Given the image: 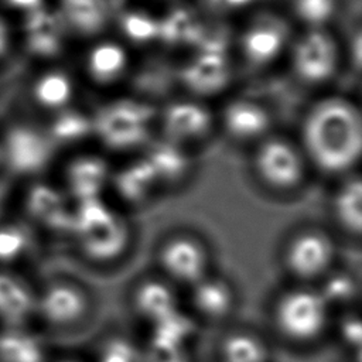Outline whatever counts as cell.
I'll return each instance as SVG.
<instances>
[{
    "mask_svg": "<svg viewBox=\"0 0 362 362\" xmlns=\"http://www.w3.org/2000/svg\"><path fill=\"white\" fill-rule=\"evenodd\" d=\"M296 139L311 171L335 180L358 171L362 156L359 105L345 93H318L304 110Z\"/></svg>",
    "mask_w": 362,
    "mask_h": 362,
    "instance_id": "1",
    "label": "cell"
},
{
    "mask_svg": "<svg viewBox=\"0 0 362 362\" xmlns=\"http://www.w3.org/2000/svg\"><path fill=\"white\" fill-rule=\"evenodd\" d=\"M296 27L279 3L263 1L230 27V52L236 66L262 74L284 62Z\"/></svg>",
    "mask_w": 362,
    "mask_h": 362,
    "instance_id": "2",
    "label": "cell"
},
{
    "mask_svg": "<svg viewBox=\"0 0 362 362\" xmlns=\"http://www.w3.org/2000/svg\"><path fill=\"white\" fill-rule=\"evenodd\" d=\"M157 106L136 93L109 98L90 109L93 143L105 154H140L157 136Z\"/></svg>",
    "mask_w": 362,
    "mask_h": 362,
    "instance_id": "3",
    "label": "cell"
},
{
    "mask_svg": "<svg viewBox=\"0 0 362 362\" xmlns=\"http://www.w3.org/2000/svg\"><path fill=\"white\" fill-rule=\"evenodd\" d=\"M291 81L308 90H328L346 71L344 34L338 27L296 30L284 62Z\"/></svg>",
    "mask_w": 362,
    "mask_h": 362,
    "instance_id": "4",
    "label": "cell"
},
{
    "mask_svg": "<svg viewBox=\"0 0 362 362\" xmlns=\"http://www.w3.org/2000/svg\"><path fill=\"white\" fill-rule=\"evenodd\" d=\"M223 25L214 21L198 47L178 57L174 79L182 93L211 102L229 90L238 66L230 52V28L222 30Z\"/></svg>",
    "mask_w": 362,
    "mask_h": 362,
    "instance_id": "5",
    "label": "cell"
},
{
    "mask_svg": "<svg viewBox=\"0 0 362 362\" xmlns=\"http://www.w3.org/2000/svg\"><path fill=\"white\" fill-rule=\"evenodd\" d=\"M68 230L76 235L82 256L98 266H109L122 259L133 239L129 221L103 197L76 201Z\"/></svg>",
    "mask_w": 362,
    "mask_h": 362,
    "instance_id": "6",
    "label": "cell"
},
{
    "mask_svg": "<svg viewBox=\"0 0 362 362\" xmlns=\"http://www.w3.org/2000/svg\"><path fill=\"white\" fill-rule=\"evenodd\" d=\"M334 314L314 284L293 283L274 297L270 322L283 342L307 348L331 331Z\"/></svg>",
    "mask_w": 362,
    "mask_h": 362,
    "instance_id": "7",
    "label": "cell"
},
{
    "mask_svg": "<svg viewBox=\"0 0 362 362\" xmlns=\"http://www.w3.org/2000/svg\"><path fill=\"white\" fill-rule=\"evenodd\" d=\"M250 168L257 184L276 195L297 192L311 173L297 139L277 132L252 147Z\"/></svg>",
    "mask_w": 362,
    "mask_h": 362,
    "instance_id": "8",
    "label": "cell"
},
{
    "mask_svg": "<svg viewBox=\"0 0 362 362\" xmlns=\"http://www.w3.org/2000/svg\"><path fill=\"white\" fill-rule=\"evenodd\" d=\"M338 246L331 232L307 225L288 235L281 247V266L294 283L317 284L335 267Z\"/></svg>",
    "mask_w": 362,
    "mask_h": 362,
    "instance_id": "9",
    "label": "cell"
},
{
    "mask_svg": "<svg viewBox=\"0 0 362 362\" xmlns=\"http://www.w3.org/2000/svg\"><path fill=\"white\" fill-rule=\"evenodd\" d=\"M218 132L216 112L211 102L178 93L157 106V136L192 150Z\"/></svg>",
    "mask_w": 362,
    "mask_h": 362,
    "instance_id": "10",
    "label": "cell"
},
{
    "mask_svg": "<svg viewBox=\"0 0 362 362\" xmlns=\"http://www.w3.org/2000/svg\"><path fill=\"white\" fill-rule=\"evenodd\" d=\"M79 68L89 86L112 92L129 82L136 68V52L112 31L82 42Z\"/></svg>",
    "mask_w": 362,
    "mask_h": 362,
    "instance_id": "11",
    "label": "cell"
},
{
    "mask_svg": "<svg viewBox=\"0 0 362 362\" xmlns=\"http://www.w3.org/2000/svg\"><path fill=\"white\" fill-rule=\"evenodd\" d=\"M157 273L178 288H189L212 272L211 250L199 236L180 230L167 235L157 245Z\"/></svg>",
    "mask_w": 362,
    "mask_h": 362,
    "instance_id": "12",
    "label": "cell"
},
{
    "mask_svg": "<svg viewBox=\"0 0 362 362\" xmlns=\"http://www.w3.org/2000/svg\"><path fill=\"white\" fill-rule=\"evenodd\" d=\"M216 126L229 141L250 148L272 134L276 119L272 107L250 95H229L215 107Z\"/></svg>",
    "mask_w": 362,
    "mask_h": 362,
    "instance_id": "13",
    "label": "cell"
},
{
    "mask_svg": "<svg viewBox=\"0 0 362 362\" xmlns=\"http://www.w3.org/2000/svg\"><path fill=\"white\" fill-rule=\"evenodd\" d=\"M158 10V51L165 55L180 57L198 47L214 23L195 0H182Z\"/></svg>",
    "mask_w": 362,
    "mask_h": 362,
    "instance_id": "14",
    "label": "cell"
},
{
    "mask_svg": "<svg viewBox=\"0 0 362 362\" xmlns=\"http://www.w3.org/2000/svg\"><path fill=\"white\" fill-rule=\"evenodd\" d=\"M110 31L136 54L158 51L160 10L146 0L116 3Z\"/></svg>",
    "mask_w": 362,
    "mask_h": 362,
    "instance_id": "15",
    "label": "cell"
},
{
    "mask_svg": "<svg viewBox=\"0 0 362 362\" xmlns=\"http://www.w3.org/2000/svg\"><path fill=\"white\" fill-rule=\"evenodd\" d=\"M238 290L219 273L211 272L187 288V310L198 322L219 324L228 321L238 308Z\"/></svg>",
    "mask_w": 362,
    "mask_h": 362,
    "instance_id": "16",
    "label": "cell"
},
{
    "mask_svg": "<svg viewBox=\"0 0 362 362\" xmlns=\"http://www.w3.org/2000/svg\"><path fill=\"white\" fill-rule=\"evenodd\" d=\"M38 310L51 325L69 328L82 324L90 315L93 300L81 283L61 280L45 288L40 297Z\"/></svg>",
    "mask_w": 362,
    "mask_h": 362,
    "instance_id": "17",
    "label": "cell"
},
{
    "mask_svg": "<svg viewBox=\"0 0 362 362\" xmlns=\"http://www.w3.org/2000/svg\"><path fill=\"white\" fill-rule=\"evenodd\" d=\"M178 290L158 273L146 276L137 280L130 290V310L150 327L182 308Z\"/></svg>",
    "mask_w": 362,
    "mask_h": 362,
    "instance_id": "18",
    "label": "cell"
},
{
    "mask_svg": "<svg viewBox=\"0 0 362 362\" xmlns=\"http://www.w3.org/2000/svg\"><path fill=\"white\" fill-rule=\"evenodd\" d=\"M107 191L124 208H140L161 189L141 154H134L113 165Z\"/></svg>",
    "mask_w": 362,
    "mask_h": 362,
    "instance_id": "19",
    "label": "cell"
},
{
    "mask_svg": "<svg viewBox=\"0 0 362 362\" xmlns=\"http://www.w3.org/2000/svg\"><path fill=\"white\" fill-rule=\"evenodd\" d=\"M161 191L178 188L192 175L194 154L180 144L156 136L140 153Z\"/></svg>",
    "mask_w": 362,
    "mask_h": 362,
    "instance_id": "20",
    "label": "cell"
},
{
    "mask_svg": "<svg viewBox=\"0 0 362 362\" xmlns=\"http://www.w3.org/2000/svg\"><path fill=\"white\" fill-rule=\"evenodd\" d=\"M113 164L107 154L98 150H89L76 154L66 165L65 181L68 194L74 201L105 197Z\"/></svg>",
    "mask_w": 362,
    "mask_h": 362,
    "instance_id": "21",
    "label": "cell"
},
{
    "mask_svg": "<svg viewBox=\"0 0 362 362\" xmlns=\"http://www.w3.org/2000/svg\"><path fill=\"white\" fill-rule=\"evenodd\" d=\"M113 0H57L55 10L72 40L85 42L110 31Z\"/></svg>",
    "mask_w": 362,
    "mask_h": 362,
    "instance_id": "22",
    "label": "cell"
},
{
    "mask_svg": "<svg viewBox=\"0 0 362 362\" xmlns=\"http://www.w3.org/2000/svg\"><path fill=\"white\" fill-rule=\"evenodd\" d=\"M24 34L30 52L47 59L59 57L72 40L57 10L48 6L25 13Z\"/></svg>",
    "mask_w": 362,
    "mask_h": 362,
    "instance_id": "23",
    "label": "cell"
},
{
    "mask_svg": "<svg viewBox=\"0 0 362 362\" xmlns=\"http://www.w3.org/2000/svg\"><path fill=\"white\" fill-rule=\"evenodd\" d=\"M328 206L338 232L358 240L362 232V181L359 171L337 178Z\"/></svg>",
    "mask_w": 362,
    "mask_h": 362,
    "instance_id": "24",
    "label": "cell"
},
{
    "mask_svg": "<svg viewBox=\"0 0 362 362\" xmlns=\"http://www.w3.org/2000/svg\"><path fill=\"white\" fill-rule=\"evenodd\" d=\"M55 146L48 134L30 127H14L6 140V156L17 173H35L44 168L54 154Z\"/></svg>",
    "mask_w": 362,
    "mask_h": 362,
    "instance_id": "25",
    "label": "cell"
},
{
    "mask_svg": "<svg viewBox=\"0 0 362 362\" xmlns=\"http://www.w3.org/2000/svg\"><path fill=\"white\" fill-rule=\"evenodd\" d=\"M218 362H270L269 342L249 328L228 329L218 341Z\"/></svg>",
    "mask_w": 362,
    "mask_h": 362,
    "instance_id": "26",
    "label": "cell"
},
{
    "mask_svg": "<svg viewBox=\"0 0 362 362\" xmlns=\"http://www.w3.org/2000/svg\"><path fill=\"white\" fill-rule=\"evenodd\" d=\"M280 7L296 30L338 27L345 0H281Z\"/></svg>",
    "mask_w": 362,
    "mask_h": 362,
    "instance_id": "27",
    "label": "cell"
},
{
    "mask_svg": "<svg viewBox=\"0 0 362 362\" xmlns=\"http://www.w3.org/2000/svg\"><path fill=\"white\" fill-rule=\"evenodd\" d=\"M78 90L75 75L65 68L44 71L34 83V98L45 109L59 112L74 105Z\"/></svg>",
    "mask_w": 362,
    "mask_h": 362,
    "instance_id": "28",
    "label": "cell"
},
{
    "mask_svg": "<svg viewBox=\"0 0 362 362\" xmlns=\"http://www.w3.org/2000/svg\"><path fill=\"white\" fill-rule=\"evenodd\" d=\"M48 136L55 147L59 144L82 146L88 141L89 144L93 143V123L90 109L83 110L72 105L57 112Z\"/></svg>",
    "mask_w": 362,
    "mask_h": 362,
    "instance_id": "29",
    "label": "cell"
},
{
    "mask_svg": "<svg viewBox=\"0 0 362 362\" xmlns=\"http://www.w3.org/2000/svg\"><path fill=\"white\" fill-rule=\"evenodd\" d=\"M314 286L334 313L358 307L361 293L359 281L346 269H338L335 266Z\"/></svg>",
    "mask_w": 362,
    "mask_h": 362,
    "instance_id": "30",
    "label": "cell"
},
{
    "mask_svg": "<svg viewBox=\"0 0 362 362\" xmlns=\"http://www.w3.org/2000/svg\"><path fill=\"white\" fill-rule=\"evenodd\" d=\"M28 208L35 218L52 228H69L71 209L66 208L64 195L48 185H37L31 189Z\"/></svg>",
    "mask_w": 362,
    "mask_h": 362,
    "instance_id": "31",
    "label": "cell"
},
{
    "mask_svg": "<svg viewBox=\"0 0 362 362\" xmlns=\"http://www.w3.org/2000/svg\"><path fill=\"white\" fill-rule=\"evenodd\" d=\"M337 332V338L342 349L361 362V346H362V321L359 315V308H348L334 314L331 331Z\"/></svg>",
    "mask_w": 362,
    "mask_h": 362,
    "instance_id": "32",
    "label": "cell"
},
{
    "mask_svg": "<svg viewBox=\"0 0 362 362\" xmlns=\"http://www.w3.org/2000/svg\"><path fill=\"white\" fill-rule=\"evenodd\" d=\"M0 359L3 362H42L41 345L24 334H6L0 337Z\"/></svg>",
    "mask_w": 362,
    "mask_h": 362,
    "instance_id": "33",
    "label": "cell"
},
{
    "mask_svg": "<svg viewBox=\"0 0 362 362\" xmlns=\"http://www.w3.org/2000/svg\"><path fill=\"white\" fill-rule=\"evenodd\" d=\"M92 362H141V346L126 335L112 334L99 342Z\"/></svg>",
    "mask_w": 362,
    "mask_h": 362,
    "instance_id": "34",
    "label": "cell"
},
{
    "mask_svg": "<svg viewBox=\"0 0 362 362\" xmlns=\"http://www.w3.org/2000/svg\"><path fill=\"white\" fill-rule=\"evenodd\" d=\"M204 14L215 21L230 25L266 0H195Z\"/></svg>",
    "mask_w": 362,
    "mask_h": 362,
    "instance_id": "35",
    "label": "cell"
},
{
    "mask_svg": "<svg viewBox=\"0 0 362 362\" xmlns=\"http://www.w3.org/2000/svg\"><path fill=\"white\" fill-rule=\"evenodd\" d=\"M141 362H194L188 346L147 341L141 346Z\"/></svg>",
    "mask_w": 362,
    "mask_h": 362,
    "instance_id": "36",
    "label": "cell"
},
{
    "mask_svg": "<svg viewBox=\"0 0 362 362\" xmlns=\"http://www.w3.org/2000/svg\"><path fill=\"white\" fill-rule=\"evenodd\" d=\"M344 34L345 42V57H346V71L359 75L361 72V58H362V33L359 20L349 30V33Z\"/></svg>",
    "mask_w": 362,
    "mask_h": 362,
    "instance_id": "37",
    "label": "cell"
},
{
    "mask_svg": "<svg viewBox=\"0 0 362 362\" xmlns=\"http://www.w3.org/2000/svg\"><path fill=\"white\" fill-rule=\"evenodd\" d=\"M33 308V297L31 294L23 287L18 286L14 293L10 296V298L4 303V305L0 308V314H3L8 320H21L25 317Z\"/></svg>",
    "mask_w": 362,
    "mask_h": 362,
    "instance_id": "38",
    "label": "cell"
},
{
    "mask_svg": "<svg viewBox=\"0 0 362 362\" xmlns=\"http://www.w3.org/2000/svg\"><path fill=\"white\" fill-rule=\"evenodd\" d=\"M24 235L18 229H0V259H11L24 246Z\"/></svg>",
    "mask_w": 362,
    "mask_h": 362,
    "instance_id": "39",
    "label": "cell"
},
{
    "mask_svg": "<svg viewBox=\"0 0 362 362\" xmlns=\"http://www.w3.org/2000/svg\"><path fill=\"white\" fill-rule=\"evenodd\" d=\"M18 286L20 284L14 279L0 274V308L4 305V303L10 298V296Z\"/></svg>",
    "mask_w": 362,
    "mask_h": 362,
    "instance_id": "40",
    "label": "cell"
},
{
    "mask_svg": "<svg viewBox=\"0 0 362 362\" xmlns=\"http://www.w3.org/2000/svg\"><path fill=\"white\" fill-rule=\"evenodd\" d=\"M7 44H8V30L6 24L0 20V55L7 49Z\"/></svg>",
    "mask_w": 362,
    "mask_h": 362,
    "instance_id": "41",
    "label": "cell"
},
{
    "mask_svg": "<svg viewBox=\"0 0 362 362\" xmlns=\"http://www.w3.org/2000/svg\"><path fill=\"white\" fill-rule=\"evenodd\" d=\"M146 1H148V3H151L153 6L161 8V7H167V6L180 3V1H182V0H146Z\"/></svg>",
    "mask_w": 362,
    "mask_h": 362,
    "instance_id": "42",
    "label": "cell"
},
{
    "mask_svg": "<svg viewBox=\"0 0 362 362\" xmlns=\"http://www.w3.org/2000/svg\"><path fill=\"white\" fill-rule=\"evenodd\" d=\"M61 362H83L81 359H75V358H71V359H65V361H61Z\"/></svg>",
    "mask_w": 362,
    "mask_h": 362,
    "instance_id": "43",
    "label": "cell"
},
{
    "mask_svg": "<svg viewBox=\"0 0 362 362\" xmlns=\"http://www.w3.org/2000/svg\"><path fill=\"white\" fill-rule=\"evenodd\" d=\"M1 197H3V192H1V189H0V199H1Z\"/></svg>",
    "mask_w": 362,
    "mask_h": 362,
    "instance_id": "44",
    "label": "cell"
},
{
    "mask_svg": "<svg viewBox=\"0 0 362 362\" xmlns=\"http://www.w3.org/2000/svg\"><path fill=\"white\" fill-rule=\"evenodd\" d=\"M115 3H119V1H123V0H113Z\"/></svg>",
    "mask_w": 362,
    "mask_h": 362,
    "instance_id": "45",
    "label": "cell"
}]
</instances>
